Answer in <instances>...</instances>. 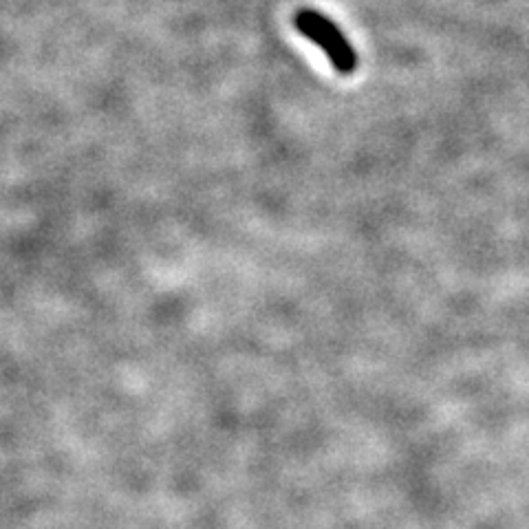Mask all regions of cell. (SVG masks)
<instances>
[{
  "instance_id": "obj_1",
  "label": "cell",
  "mask_w": 529,
  "mask_h": 529,
  "mask_svg": "<svg viewBox=\"0 0 529 529\" xmlns=\"http://www.w3.org/2000/svg\"><path fill=\"white\" fill-rule=\"evenodd\" d=\"M294 27L313 45H318L327 53V58L338 73L351 75L358 69V53H355L347 36L342 34V29L325 14L316 12V9H300L294 16Z\"/></svg>"
}]
</instances>
